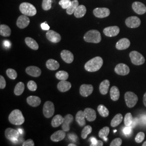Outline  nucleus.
<instances>
[{
  "label": "nucleus",
  "mask_w": 146,
  "mask_h": 146,
  "mask_svg": "<svg viewBox=\"0 0 146 146\" xmlns=\"http://www.w3.org/2000/svg\"><path fill=\"white\" fill-rule=\"evenodd\" d=\"M129 57L131 58V62L136 66L142 65L145 62V59L143 56L137 51L131 52L129 54Z\"/></svg>",
  "instance_id": "423d86ee"
},
{
  "label": "nucleus",
  "mask_w": 146,
  "mask_h": 146,
  "mask_svg": "<svg viewBox=\"0 0 146 146\" xmlns=\"http://www.w3.org/2000/svg\"><path fill=\"white\" fill-rule=\"evenodd\" d=\"M94 90L93 86L92 84H82L80 88V93L82 96L88 97L92 94Z\"/></svg>",
  "instance_id": "f8f14e48"
},
{
  "label": "nucleus",
  "mask_w": 146,
  "mask_h": 146,
  "mask_svg": "<svg viewBox=\"0 0 146 146\" xmlns=\"http://www.w3.org/2000/svg\"><path fill=\"white\" fill-rule=\"evenodd\" d=\"M27 74L29 75L37 78L41 75V70L36 66H29L26 69Z\"/></svg>",
  "instance_id": "f3484780"
},
{
  "label": "nucleus",
  "mask_w": 146,
  "mask_h": 146,
  "mask_svg": "<svg viewBox=\"0 0 146 146\" xmlns=\"http://www.w3.org/2000/svg\"><path fill=\"white\" fill-rule=\"evenodd\" d=\"M145 133L143 132H139L135 137V141L137 143H141V142L143 141L145 139Z\"/></svg>",
  "instance_id": "a18cd8bd"
},
{
  "label": "nucleus",
  "mask_w": 146,
  "mask_h": 146,
  "mask_svg": "<svg viewBox=\"0 0 146 146\" xmlns=\"http://www.w3.org/2000/svg\"><path fill=\"white\" fill-rule=\"evenodd\" d=\"M61 56L63 60L66 63H71L74 61L73 53L68 50H63L61 52Z\"/></svg>",
  "instance_id": "aec40b11"
},
{
  "label": "nucleus",
  "mask_w": 146,
  "mask_h": 146,
  "mask_svg": "<svg viewBox=\"0 0 146 146\" xmlns=\"http://www.w3.org/2000/svg\"><path fill=\"white\" fill-rule=\"evenodd\" d=\"M132 8L134 11L139 15H142L146 13V7L145 5L140 2H135L132 5Z\"/></svg>",
  "instance_id": "dca6fc26"
},
{
  "label": "nucleus",
  "mask_w": 146,
  "mask_h": 146,
  "mask_svg": "<svg viewBox=\"0 0 146 146\" xmlns=\"http://www.w3.org/2000/svg\"><path fill=\"white\" fill-rule=\"evenodd\" d=\"M64 120V117L61 115H55L52 120L51 124L53 127L56 128L58 126L62 125Z\"/></svg>",
  "instance_id": "7c9ffc66"
},
{
  "label": "nucleus",
  "mask_w": 146,
  "mask_h": 146,
  "mask_svg": "<svg viewBox=\"0 0 146 146\" xmlns=\"http://www.w3.org/2000/svg\"><path fill=\"white\" fill-rule=\"evenodd\" d=\"M34 142L31 139H28L27 141H25L22 145L23 146H34Z\"/></svg>",
  "instance_id": "8fccbe9b"
},
{
  "label": "nucleus",
  "mask_w": 146,
  "mask_h": 146,
  "mask_svg": "<svg viewBox=\"0 0 146 146\" xmlns=\"http://www.w3.org/2000/svg\"><path fill=\"white\" fill-rule=\"evenodd\" d=\"M46 37L50 42L56 43L61 40V35L56 31L52 30H49L46 33Z\"/></svg>",
  "instance_id": "9b49d317"
},
{
  "label": "nucleus",
  "mask_w": 146,
  "mask_h": 146,
  "mask_svg": "<svg viewBox=\"0 0 146 146\" xmlns=\"http://www.w3.org/2000/svg\"><path fill=\"white\" fill-rule=\"evenodd\" d=\"M25 90V84L20 82L16 85L14 88V94L16 96H20L23 93Z\"/></svg>",
  "instance_id": "c9c22d12"
},
{
  "label": "nucleus",
  "mask_w": 146,
  "mask_h": 146,
  "mask_svg": "<svg viewBox=\"0 0 146 146\" xmlns=\"http://www.w3.org/2000/svg\"><path fill=\"white\" fill-rule=\"evenodd\" d=\"M9 121L11 124L14 125H20L25 122V117L21 110H15L11 112L9 115Z\"/></svg>",
  "instance_id": "f03ea898"
},
{
  "label": "nucleus",
  "mask_w": 146,
  "mask_h": 146,
  "mask_svg": "<svg viewBox=\"0 0 146 146\" xmlns=\"http://www.w3.org/2000/svg\"><path fill=\"white\" fill-rule=\"evenodd\" d=\"M66 137V133L64 131H58L53 133L50 136V139L53 142L62 141Z\"/></svg>",
  "instance_id": "5701e85b"
},
{
  "label": "nucleus",
  "mask_w": 146,
  "mask_h": 146,
  "mask_svg": "<svg viewBox=\"0 0 146 146\" xmlns=\"http://www.w3.org/2000/svg\"><path fill=\"white\" fill-rule=\"evenodd\" d=\"M72 3V1L70 0H61L58 4L62 7L63 9H67L68 7Z\"/></svg>",
  "instance_id": "37998d69"
},
{
  "label": "nucleus",
  "mask_w": 146,
  "mask_h": 146,
  "mask_svg": "<svg viewBox=\"0 0 146 146\" xmlns=\"http://www.w3.org/2000/svg\"><path fill=\"white\" fill-rule=\"evenodd\" d=\"M126 26L131 28H136L140 26L141 20L137 16H131L128 17L125 21Z\"/></svg>",
  "instance_id": "1a4fd4ad"
},
{
  "label": "nucleus",
  "mask_w": 146,
  "mask_h": 146,
  "mask_svg": "<svg viewBox=\"0 0 146 146\" xmlns=\"http://www.w3.org/2000/svg\"><path fill=\"white\" fill-rule=\"evenodd\" d=\"M125 104L129 108L134 107L138 101V97L131 92H127L125 95Z\"/></svg>",
  "instance_id": "39448f33"
},
{
  "label": "nucleus",
  "mask_w": 146,
  "mask_h": 146,
  "mask_svg": "<svg viewBox=\"0 0 146 146\" xmlns=\"http://www.w3.org/2000/svg\"><path fill=\"white\" fill-rule=\"evenodd\" d=\"M104 63L103 59L100 56H96L89 60L84 65L86 70L89 72H95L102 67Z\"/></svg>",
  "instance_id": "f257e3e1"
},
{
  "label": "nucleus",
  "mask_w": 146,
  "mask_h": 146,
  "mask_svg": "<svg viewBox=\"0 0 146 146\" xmlns=\"http://www.w3.org/2000/svg\"><path fill=\"white\" fill-rule=\"evenodd\" d=\"M84 40L86 42L98 43L101 41V35L100 31L97 30H90L84 35Z\"/></svg>",
  "instance_id": "7ed1b4c3"
},
{
  "label": "nucleus",
  "mask_w": 146,
  "mask_h": 146,
  "mask_svg": "<svg viewBox=\"0 0 146 146\" xmlns=\"http://www.w3.org/2000/svg\"><path fill=\"white\" fill-rule=\"evenodd\" d=\"M73 115L67 114L64 117V120L62 124V129L64 131H68L70 130V124L73 121Z\"/></svg>",
  "instance_id": "6ab92c4d"
},
{
  "label": "nucleus",
  "mask_w": 146,
  "mask_h": 146,
  "mask_svg": "<svg viewBox=\"0 0 146 146\" xmlns=\"http://www.w3.org/2000/svg\"><path fill=\"white\" fill-rule=\"evenodd\" d=\"M143 104L146 107V92L145 94H144L143 96Z\"/></svg>",
  "instance_id": "13d9d810"
},
{
  "label": "nucleus",
  "mask_w": 146,
  "mask_h": 146,
  "mask_svg": "<svg viewBox=\"0 0 146 146\" xmlns=\"http://www.w3.org/2000/svg\"><path fill=\"white\" fill-rule=\"evenodd\" d=\"M122 141L120 138H116L111 141L110 144V146H120L122 144Z\"/></svg>",
  "instance_id": "49530a36"
},
{
  "label": "nucleus",
  "mask_w": 146,
  "mask_h": 146,
  "mask_svg": "<svg viewBox=\"0 0 146 146\" xmlns=\"http://www.w3.org/2000/svg\"><path fill=\"white\" fill-rule=\"evenodd\" d=\"M132 129H133V128H131V127L126 126L125 128H124L123 129V133L126 136L131 135V134L132 133Z\"/></svg>",
  "instance_id": "de8ad7c7"
},
{
  "label": "nucleus",
  "mask_w": 146,
  "mask_h": 146,
  "mask_svg": "<svg viewBox=\"0 0 146 146\" xmlns=\"http://www.w3.org/2000/svg\"><path fill=\"white\" fill-rule=\"evenodd\" d=\"M84 113L86 119L89 122H92L95 120L96 118V111L93 109L90 108H87L84 110Z\"/></svg>",
  "instance_id": "412c9836"
},
{
  "label": "nucleus",
  "mask_w": 146,
  "mask_h": 146,
  "mask_svg": "<svg viewBox=\"0 0 146 146\" xmlns=\"http://www.w3.org/2000/svg\"><path fill=\"white\" fill-rule=\"evenodd\" d=\"M110 128L108 127H104L102 129H101L99 132V136L101 139H104V141L108 140L107 136L110 133Z\"/></svg>",
  "instance_id": "72a5a7b5"
},
{
  "label": "nucleus",
  "mask_w": 146,
  "mask_h": 146,
  "mask_svg": "<svg viewBox=\"0 0 146 146\" xmlns=\"http://www.w3.org/2000/svg\"><path fill=\"white\" fill-rule=\"evenodd\" d=\"M92 131V127L90 125L84 126L83 130L81 133V137L83 139H86L87 137V136L90 134Z\"/></svg>",
  "instance_id": "58836bf2"
},
{
  "label": "nucleus",
  "mask_w": 146,
  "mask_h": 146,
  "mask_svg": "<svg viewBox=\"0 0 146 146\" xmlns=\"http://www.w3.org/2000/svg\"><path fill=\"white\" fill-rule=\"evenodd\" d=\"M30 23V20L28 16L22 15L20 16L16 22V25L20 29H24L28 26Z\"/></svg>",
  "instance_id": "4468645a"
},
{
  "label": "nucleus",
  "mask_w": 146,
  "mask_h": 146,
  "mask_svg": "<svg viewBox=\"0 0 146 146\" xmlns=\"http://www.w3.org/2000/svg\"><path fill=\"white\" fill-rule=\"evenodd\" d=\"M110 9L107 8H96L94 9L93 14L98 18H104L110 15Z\"/></svg>",
  "instance_id": "ddd939ff"
},
{
  "label": "nucleus",
  "mask_w": 146,
  "mask_h": 146,
  "mask_svg": "<svg viewBox=\"0 0 146 146\" xmlns=\"http://www.w3.org/2000/svg\"><path fill=\"white\" fill-rule=\"evenodd\" d=\"M68 146H76L75 144H73V143H70L68 145Z\"/></svg>",
  "instance_id": "bf43d9fd"
},
{
  "label": "nucleus",
  "mask_w": 146,
  "mask_h": 146,
  "mask_svg": "<svg viewBox=\"0 0 146 146\" xmlns=\"http://www.w3.org/2000/svg\"><path fill=\"white\" fill-rule=\"evenodd\" d=\"M19 9L21 13L28 16H33L36 14V8L33 5L28 2L22 3L20 5Z\"/></svg>",
  "instance_id": "20e7f679"
},
{
  "label": "nucleus",
  "mask_w": 146,
  "mask_h": 146,
  "mask_svg": "<svg viewBox=\"0 0 146 146\" xmlns=\"http://www.w3.org/2000/svg\"><path fill=\"white\" fill-rule=\"evenodd\" d=\"M41 27L43 30L44 31H49L50 29V27L47 24V22H45L44 23H42L41 25Z\"/></svg>",
  "instance_id": "3c124183"
},
{
  "label": "nucleus",
  "mask_w": 146,
  "mask_h": 146,
  "mask_svg": "<svg viewBox=\"0 0 146 146\" xmlns=\"http://www.w3.org/2000/svg\"><path fill=\"white\" fill-rule=\"evenodd\" d=\"M46 67L50 70H56L60 67V64L54 59H49L46 62Z\"/></svg>",
  "instance_id": "c85d7f7f"
},
{
  "label": "nucleus",
  "mask_w": 146,
  "mask_h": 146,
  "mask_svg": "<svg viewBox=\"0 0 146 146\" xmlns=\"http://www.w3.org/2000/svg\"><path fill=\"white\" fill-rule=\"evenodd\" d=\"M25 42L27 45L33 50H36L38 49V44L36 41L31 37H27L25 38Z\"/></svg>",
  "instance_id": "c756f323"
},
{
  "label": "nucleus",
  "mask_w": 146,
  "mask_h": 146,
  "mask_svg": "<svg viewBox=\"0 0 146 146\" xmlns=\"http://www.w3.org/2000/svg\"><path fill=\"white\" fill-rule=\"evenodd\" d=\"M141 121L142 123L146 125V115H142L141 116Z\"/></svg>",
  "instance_id": "864d4df0"
},
{
  "label": "nucleus",
  "mask_w": 146,
  "mask_h": 146,
  "mask_svg": "<svg viewBox=\"0 0 146 146\" xmlns=\"http://www.w3.org/2000/svg\"><path fill=\"white\" fill-rule=\"evenodd\" d=\"M6 86V81L5 78L2 75L0 76V88L4 89Z\"/></svg>",
  "instance_id": "09e8293b"
},
{
  "label": "nucleus",
  "mask_w": 146,
  "mask_h": 146,
  "mask_svg": "<svg viewBox=\"0 0 146 146\" xmlns=\"http://www.w3.org/2000/svg\"><path fill=\"white\" fill-rule=\"evenodd\" d=\"M52 0H43L42 3V9L44 11H48L52 8Z\"/></svg>",
  "instance_id": "79ce46f5"
},
{
  "label": "nucleus",
  "mask_w": 146,
  "mask_h": 146,
  "mask_svg": "<svg viewBox=\"0 0 146 146\" xmlns=\"http://www.w3.org/2000/svg\"><path fill=\"white\" fill-rule=\"evenodd\" d=\"M110 98L114 101H116L120 98V91L119 88L116 86H113L110 90Z\"/></svg>",
  "instance_id": "cd10ccee"
},
{
  "label": "nucleus",
  "mask_w": 146,
  "mask_h": 146,
  "mask_svg": "<svg viewBox=\"0 0 146 146\" xmlns=\"http://www.w3.org/2000/svg\"><path fill=\"white\" fill-rule=\"evenodd\" d=\"M89 140H90V141H91V142H92V143L90 145V146H95L96 143L97 142H98V140H96V139L94 137H90Z\"/></svg>",
  "instance_id": "603ef678"
},
{
  "label": "nucleus",
  "mask_w": 146,
  "mask_h": 146,
  "mask_svg": "<svg viewBox=\"0 0 146 146\" xmlns=\"http://www.w3.org/2000/svg\"><path fill=\"white\" fill-rule=\"evenodd\" d=\"M6 74L9 78H11V80H15L17 78V74L15 70L13 69H8L6 71Z\"/></svg>",
  "instance_id": "a19ab883"
},
{
  "label": "nucleus",
  "mask_w": 146,
  "mask_h": 146,
  "mask_svg": "<svg viewBox=\"0 0 146 146\" xmlns=\"http://www.w3.org/2000/svg\"><path fill=\"white\" fill-rule=\"evenodd\" d=\"M142 146H146V141H145V142L142 144Z\"/></svg>",
  "instance_id": "052dcab7"
},
{
  "label": "nucleus",
  "mask_w": 146,
  "mask_h": 146,
  "mask_svg": "<svg viewBox=\"0 0 146 146\" xmlns=\"http://www.w3.org/2000/svg\"><path fill=\"white\" fill-rule=\"evenodd\" d=\"M98 111L100 115L104 117H107L110 114L109 110L103 104H100L98 106Z\"/></svg>",
  "instance_id": "e433bc0d"
},
{
  "label": "nucleus",
  "mask_w": 146,
  "mask_h": 146,
  "mask_svg": "<svg viewBox=\"0 0 146 146\" xmlns=\"http://www.w3.org/2000/svg\"><path fill=\"white\" fill-rule=\"evenodd\" d=\"M27 102L28 104L31 107H36L40 105L41 103V99L36 96H30L27 99Z\"/></svg>",
  "instance_id": "4be33fe9"
},
{
  "label": "nucleus",
  "mask_w": 146,
  "mask_h": 146,
  "mask_svg": "<svg viewBox=\"0 0 146 146\" xmlns=\"http://www.w3.org/2000/svg\"><path fill=\"white\" fill-rule=\"evenodd\" d=\"M137 119H134L133 121V123H132V125H131V128L135 127L136 125H137Z\"/></svg>",
  "instance_id": "6e6d98bb"
},
{
  "label": "nucleus",
  "mask_w": 146,
  "mask_h": 146,
  "mask_svg": "<svg viewBox=\"0 0 146 146\" xmlns=\"http://www.w3.org/2000/svg\"><path fill=\"white\" fill-rule=\"evenodd\" d=\"M122 120H123L122 115L121 114H117L115 115V116L114 117V118L111 120L110 125L112 127H117L122 122Z\"/></svg>",
  "instance_id": "473e14b6"
},
{
  "label": "nucleus",
  "mask_w": 146,
  "mask_h": 146,
  "mask_svg": "<svg viewBox=\"0 0 146 146\" xmlns=\"http://www.w3.org/2000/svg\"><path fill=\"white\" fill-rule=\"evenodd\" d=\"M11 28L5 25H1L0 26V34L1 36L4 37H9L11 36Z\"/></svg>",
  "instance_id": "2f4dec72"
},
{
  "label": "nucleus",
  "mask_w": 146,
  "mask_h": 146,
  "mask_svg": "<svg viewBox=\"0 0 146 146\" xmlns=\"http://www.w3.org/2000/svg\"><path fill=\"white\" fill-rule=\"evenodd\" d=\"M79 5V2L78 0H73L72 1L70 5L67 9V13L68 15H72L74 14V11Z\"/></svg>",
  "instance_id": "f704fd0d"
},
{
  "label": "nucleus",
  "mask_w": 146,
  "mask_h": 146,
  "mask_svg": "<svg viewBox=\"0 0 146 146\" xmlns=\"http://www.w3.org/2000/svg\"><path fill=\"white\" fill-rule=\"evenodd\" d=\"M55 112L54 104L51 101H47L44 103L43 108V113L46 118L52 117Z\"/></svg>",
  "instance_id": "0eeeda50"
},
{
  "label": "nucleus",
  "mask_w": 146,
  "mask_h": 146,
  "mask_svg": "<svg viewBox=\"0 0 146 146\" xmlns=\"http://www.w3.org/2000/svg\"><path fill=\"white\" fill-rule=\"evenodd\" d=\"M27 87H28V88L32 92H34L36 90L37 88V84H36L35 82H34V81H32L31 80L29 81L28 84H27Z\"/></svg>",
  "instance_id": "c03bdc74"
},
{
  "label": "nucleus",
  "mask_w": 146,
  "mask_h": 146,
  "mask_svg": "<svg viewBox=\"0 0 146 146\" xmlns=\"http://www.w3.org/2000/svg\"><path fill=\"white\" fill-rule=\"evenodd\" d=\"M3 44L5 47L7 48H9L11 47V43L9 42V41H7V40H5L4 42H3Z\"/></svg>",
  "instance_id": "5fc2aeb1"
},
{
  "label": "nucleus",
  "mask_w": 146,
  "mask_h": 146,
  "mask_svg": "<svg viewBox=\"0 0 146 146\" xmlns=\"http://www.w3.org/2000/svg\"><path fill=\"white\" fill-rule=\"evenodd\" d=\"M131 44L130 41L127 38L120 39L116 44V48L118 50H125L128 48Z\"/></svg>",
  "instance_id": "a211bd4d"
},
{
  "label": "nucleus",
  "mask_w": 146,
  "mask_h": 146,
  "mask_svg": "<svg viewBox=\"0 0 146 146\" xmlns=\"http://www.w3.org/2000/svg\"><path fill=\"white\" fill-rule=\"evenodd\" d=\"M55 76L56 78L61 80V81H65V80H67L68 78L69 77V74L68 73L66 72V71H64V70H61V71H59L57 73H56L55 74Z\"/></svg>",
  "instance_id": "4c0bfd02"
},
{
  "label": "nucleus",
  "mask_w": 146,
  "mask_h": 146,
  "mask_svg": "<svg viewBox=\"0 0 146 146\" xmlns=\"http://www.w3.org/2000/svg\"><path fill=\"white\" fill-rule=\"evenodd\" d=\"M19 135H20L19 131L14 129H13L11 128H8L5 129V137L14 143H16L17 142Z\"/></svg>",
  "instance_id": "6e6552de"
},
{
  "label": "nucleus",
  "mask_w": 146,
  "mask_h": 146,
  "mask_svg": "<svg viewBox=\"0 0 146 146\" xmlns=\"http://www.w3.org/2000/svg\"><path fill=\"white\" fill-rule=\"evenodd\" d=\"M103 145H104V143L101 140H98V142L95 146H102Z\"/></svg>",
  "instance_id": "4d7b16f0"
},
{
  "label": "nucleus",
  "mask_w": 146,
  "mask_h": 146,
  "mask_svg": "<svg viewBox=\"0 0 146 146\" xmlns=\"http://www.w3.org/2000/svg\"><path fill=\"white\" fill-rule=\"evenodd\" d=\"M71 88H72V84L69 82L67 81L66 80L61 81L58 84V90L61 92H63V93L66 92Z\"/></svg>",
  "instance_id": "b1692460"
},
{
  "label": "nucleus",
  "mask_w": 146,
  "mask_h": 146,
  "mask_svg": "<svg viewBox=\"0 0 146 146\" xmlns=\"http://www.w3.org/2000/svg\"><path fill=\"white\" fill-rule=\"evenodd\" d=\"M87 11L86 7L84 5H79L74 11V14L76 18H81L85 15Z\"/></svg>",
  "instance_id": "bb28decb"
},
{
  "label": "nucleus",
  "mask_w": 146,
  "mask_h": 146,
  "mask_svg": "<svg viewBox=\"0 0 146 146\" xmlns=\"http://www.w3.org/2000/svg\"><path fill=\"white\" fill-rule=\"evenodd\" d=\"M120 33V28L117 26H110L106 27L104 29V33L108 37L117 36Z\"/></svg>",
  "instance_id": "2eb2a0df"
},
{
  "label": "nucleus",
  "mask_w": 146,
  "mask_h": 146,
  "mask_svg": "<svg viewBox=\"0 0 146 146\" xmlns=\"http://www.w3.org/2000/svg\"><path fill=\"white\" fill-rule=\"evenodd\" d=\"M110 82L108 80H105L103 81L99 86L100 92L102 95H106L108 92L110 88Z\"/></svg>",
  "instance_id": "a878e982"
},
{
  "label": "nucleus",
  "mask_w": 146,
  "mask_h": 146,
  "mask_svg": "<svg viewBox=\"0 0 146 146\" xmlns=\"http://www.w3.org/2000/svg\"><path fill=\"white\" fill-rule=\"evenodd\" d=\"M133 116L131 113H128L125 114V118H124V123L125 126L131 127L133 121Z\"/></svg>",
  "instance_id": "ea45409f"
},
{
  "label": "nucleus",
  "mask_w": 146,
  "mask_h": 146,
  "mask_svg": "<svg viewBox=\"0 0 146 146\" xmlns=\"http://www.w3.org/2000/svg\"><path fill=\"white\" fill-rule=\"evenodd\" d=\"M86 116L84 113V111L80 110L76 114V117L75 119L76 121L78 122V125L80 127H84L86 125Z\"/></svg>",
  "instance_id": "393cba45"
},
{
  "label": "nucleus",
  "mask_w": 146,
  "mask_h": 146,
  "mask_svg": "<svg viewBox=\"0 0 146 146\" xmlns=\"http://www.w3.org/2000/svg\"><path fill=\"white\" fill-rule=\"evenodd\" d=\"M115 73L118 75L125 76L130 72L129 67L124 63H119L116 66L115 68Z\"/></svg>",
  "instance_id": "9d476101"
}]
</instances>
